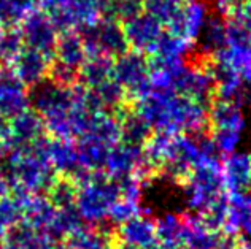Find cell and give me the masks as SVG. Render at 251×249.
<instances>
[{"label":"cell","instance_id":"obj_6","mask_svg":"<svg viewBox=\"0 0 251 249\" xmlns=\"http://www.w3.org/2000/svg\"><path fill=\"white\" fill-rule=\"evenodd\" d=\"M150 61L145 54L127 49L121 56L115 57L113 78L124 88L130 99L138 100L151 91L150 86Z\"/></svg>","mask_w":251,"mask_h":249},{"label":"cell","instance_id":"obj_11","mask_svg":"<svg viewBox=\"0 0 251 249\" xmlns=\"http://www.w3.org/2000/svg\"><path fill=\"white\" fill-rule=\"evenodd\" d=\"M210 16V6L205 3V0L186 2L181 5L178 15L167 27L169 32L181 37L183 40H186L196 46Z\"/></svg>","mask_w":251,"mask_h":249},{"label":"cell","instance_id":"obj_1","mask_svg":"<svg viewBox=\"0 0 251 249\" xmlns=\"http://www.w3.org/2000/svg\"><path fill=\"white\" fill-rule=\"evenodd\" d=\"M134 111L150 124L153 132L201 135L208 126L207 102L189 99L174 91L151 89L135 100Z\"/></svg>","mask_w":251,"mask_h":249},{"label":"cell","instance_id":"obj_46","mask_svg":"<svg viewBox=\"0 0 251 249\" xmlns=\"http://www.w3.org/2000/svg\"><path fill=\"white\" fill-rule=\"evenodd\" d=\"M11 194V181L8 175V167H6L5 157H0V199Z\"/></svg>","mask_w":251,"mask_h":249},{"label":"cell","instance_id":"obj_7","mask_svg":"<svg viewBox=\"0 0 251 249\" xmlns=\"http://www.w3.org/2000/svg\"><path fill=\"white\" fill-rule=\"evenodd\" d=\"M103 172L115 181H120L130 175H135L143 181H147L150 176L154 175L145 162L142 148L132 146L123 141L108 151Z\"/></svg>","mask_w":251,"mask_h":249},{"label":"cell","instance_id":"obj_57","mask_svg":"<svg viewBox=\"0 0 251 249\" xmlns=\"http://www.w3.org/2000/svg\"><path fill=\"white\" fill-rule=\"evenodd\" d=\"M3 121H5V119H3V117H2V116H0V124H2Z\"/></svg>","mask_w":251,"mask_h":249},{"label":"cell","instance_id":"obj_39","mask_svg":"<svg viewBox=\"0 0 251 249\" xmlns=\"http://www.w3.org/2000/svg\"><path fill=\"white\" fill-rule=\"evenodd\" d=\"M180 0H142L143 11L148 13L164 25H169L181 8Z\"/></svg>","mask_w":251,"mask_h":249},{"label":"cell","instance_id":"obj_37","mask_svg":"<svg viewBox=\"0 0 251 249\" xmlns=\"http://www.w3.org/2000/svg\"><path fill=\"white\" fill-rule=\"evenodd\" d=\"M25 48L23 34L18 27H8L0 37V67H10Z\"/></svg>","mask_w":251,"mask_h":249},{"label":"cell","instance_id":"obj_55","mask_svg":"<svg viewBox=\"0 0 251 249\" xmlns=\"http://www.w3.org/2000/svg\"><path fill=\"white\" fill-rule=\"evenodd\" d=\"M181 3H186V2H196V0H180Z\"/></svg>","mask_w":251,"mask_h":249},{"label":"cell","instance_id":"obj_30","mask_svg":"<svg viewBox=\"0 0 251 249\" xmlns=\"http://www.w3.org/2000/svg\"><path fill=\"white\" fill-rule=\"evenodd\" d=\"M83 224L84 222L81 219L80 213H78V209L75 208V205H72L65 208H57L54 219H52L50 227L43 232H46L52 240L59 243V241H62V240H67L69 235L72 232H75L76 228Z\"/></svg>","mask_w":251,"mask_h":249},{"label":"cell","instance_id":"obj_20","mask_svg":"<svg viewBox=\"0 0 251 249\" xmlns=\"http://www.w3.org/2000/svg\"><path fill=\"white\" fill-rule=\"evenodd\" d=\"M208 126L213 130H232L243 134L248 129V117L242 103L218 99L208 107Z\"/></svg>","mask_w":251,"mask_h":249},{"label":"cell","instance_id":"obj_29","mask_svg":"<svg viewBox=\"0 0 251 249\" xmlns=\"http://www.w3.org/2000/svg\"><path fill=\"white\" fill-rule=\"evenodd\" d=\"M172 138L174 135L167 132H153L151 136L147 140V143L142 146L143 157L147 165L153 173L161 172L162 165L167 160L169 149L172 145Z\"/></svg>","mask_w":251,"mask_h":249},{"label":"cell","instance_id":"obj_14","mask_svg":"<svg viewBox=\"0 0 251 249\" xmlns=\"http://www.w3.org/2000/svg\"><path fill=\"white\" fill-rule=\"evenodd\" d=\"M221 178L226 194H240L251 189V154L235 151L223 156Z\"/></svg>","mask_w":251,"mask_h":249},{"label":"cell","instance_id":"obj_44","mask_svg":"<svg viewBox=\"0 0 251 249\" xmlns=\"http://www.w3.org/2000/svg\"><path fill=\"white\" fill-rule=\"evenodd\" d=\"M118 186H120V195L121 199L140 203L142 197H143V189H145V182L142 178H138L135 175L126 176V178L116 181Z\"/></svg>","mask_w":251,"mask_h":249},{"label":"cell","instance_id":"obj_48","mask_svg":"<svg viewBox=\"0 0 251 249\" xmlns=\"http://www.w3.org/2000/svg\"><path fill=\"white\" fill-rule=\"evenodd\" d=\"M240 76L243 78V81L251 84V61L240 70Z\"/></svg>","mask_w":251,"mask_h":249},{"label":"cell","instance_id":"obj_23","mask_svg":"<svg viewBox=\"0 0 251 249\" xmlns=\"http://www.w3.org/2000/svg\"><path fill=\"white\" fill-rule=\"evenodd\" d=\"M57 208L45 194L24 195V218L23 224L34 230H46L56 216Z\"/></svg>","mask_w":251,"mask_h":249},{"label":"cell","instance_id":"obj_4","mask_svg":"<svg viewBox=\"0 0 251 249\" xmlns=\"http://www.w3.org/2000/svg\"><path fill=\"white\" fill-rule=\"evenodd\" d=\"M88 57L108 56L118 57L129 49L123 24L111 16H103L100 21L81 32Z\"/></svg>","mask_w":251,"mask_h":249},{"label":"cell","instance_id":"obj_38","mask_svg":"<svg viewBox=\"0 0 251 249\" xmlns=\"http://www.w3.org/2000/svg\"><path fill=\"white\" fill-rule=\"evenodd\" d=\"M227 208H229L227 194H224L221 199H218L213 205H210L205 211L199 213L197 216H199L201 222L208 228V230L220 233L223 230L224 224H226Z\"/></svg>","mask_w":251,"mask_h":249},{"label":"cell","instance_id":"obj_52","mask_svg":"<svg viewBox=\"0 0 251 249\" xmlns=\"http://www.w3.org/2000/svg\"><path fill=\"white\" fill-rule=\"evenodd\" d=\"M5 156H6V149L3 146V143L0 141V157H5Z\"/></svg>","mask_w":251,"mask_h":249},{"label":"cell","instance_id":"obj_13","mask_svg":"<svg viewBox=\"0 0 251 249\" xmlns=\"http://www.w3.org/2000/svg\"><path fill=\"white\" fill-rule=\"evenodd\" d=\"M210 59L211 61L208 64V68L215 81V95L221 100L243 103L248 94L245 89V81L240 73L232 65L221 61L220 57L213 56Z\"/></svg>","mask_w":251,"mask_h":249},{"label":"cell","instance_id":"obj_9","mask_svg":"<svg viewBox=\"0 0 251 249\" xmlns=\"http://www.w3.org/2000/svg\"><path fill=\"white\" fill-rule=\"evenodd\" d=\"M19 30L23 34L25 48L43 52V54L50 57L54 56V48L59 38V29L45 11H34L21 24Z\"/></svg>","mask_w":251,"mask_h":249},{"label":"cell","instance_id":"obj_22","mask_svg":"<svg viewBox=\"0 0 251 249\" xmlns=\"http://www.w3.org/2000/svg\"><path fill=\"white\" fill-rule=\"evenodd\" d=\"M229 208L226 224L223 227L224 235L237 237L243 233L245 237H251V192L227 194Z\"/></svg>","mask_w":251,"mask_h":249},{"label":"cell","instance_id":"obj_8","mask_svg":"<svg viewBox=\"0 0 251 249\" xmlns=\"http://www.w3.org/2000/svg\"><path fill=\"white\" fill-rule=\"evenodd\" d=\"M123 30L127 46L132 51L142 52V54H153L157 42L162 37L164 24L157 21L148 13H138L137 16L123 23Z\"/></svg>","mask_w":251,"mask_h":249},{"label":"cell","instance_id":"obj_32","mask_svg":"<svg viewBox=\"0 0 251 249\" xmlns=\"http://www.w3.org/2000/svg\"><path fill=\"white\" fill-rule=\"evenodd\" d=\"M226 29L227 43H251V0L227 18Z\"/></svg>","mask_w":251,"mask_h":249},{"label":"cell","instance_id":"obj_35","mask_svg":"<svg viewBox=\"0 0 251 249\" xmlns=\"http://www.w3.org/2000/svg\"><path fill=\"white\" fill-rule=\"evenodd\" d=\"M154 221H156L157 241L164 245L180 246L181 232H183V216L175 213H164Z\"/></svg>","mask_w":251,"mask_h":249},{"label":"cell","instance_id":"obj_12","mask_svg":"<svg viewBox=\"0 0 251 249\" xmlns=\"http://www.w3.org/2000/svg\"><path fill=\"white\" fill-rule=\"evenodd\" d=\"M174 91L180 95L189 97V99L207 102L215 94V81L208 65L186 64V67L176 78Z\"/></svg>","mask_w":251,"mask_h":249},{"label":"cell","instance_id":"obj_10","mask_svg":"<svg viewBox=\"0 0 251 249\" xmlns=\"http://www.w3.org/2000/svg\"><path fill=\"white\" fill-rule=\"evenodd\" d=\"M30 108V88L10 67H0V116L11 119Z\"/></svg>","mask_w":251,"mask_h":249},{"label":"cell","instance_id":"obj_17","mask_svg":"<svg viewBox=\"0 0 251 249\" xmlns=\"http://www.w3.org/2000/svg\"><path fill=\"white\" fill-rule=\"evenodd\" d=\"M45 156L54 173L65 178H70L81 167L76 143L72 138H46Z\"/></svg>","mask_w":251,"mask_h":249},{"label":"cell","instance_id":"obj_58","mask_svg":"<svg viewBox=\"0 0 251 249\" xmlns=\"http://www.w3.org/2000/svg\"><path fill=\"white\" fill-rule=\"evenodd\" d=\"M250 154H251V153H250Z\"/></svg>","mask_w":251,"mask_h":249},{"label":"cell","instance_id":"obj_25","mask_svg":"<svg viewBox=\"0 0 251 249\" xmlns=\"http://www.w3.org/2000/svg\"><path fill=\"white\" fill-rule=\"evenodd\" d=\"M115 59L108 56H91L84 61L81 68L78 70V83L84 88L94 89L102 83L113 78Z\"/></svg>","mask_w":251,"mask_h":249},{"label":"cell","instance_id":"obj_56","mask_svg":"<svg viewBox=\"0 0 251 249\" xmlns=\"http://www.w3.org/2000/svg\"><path fill=\"white\" fill-rule=\"evenodd\" d=\"M0 249H3V238H0Z\"/></svg>","mask_w":251,"mask_h":249},{"label":"cell","instance_id":"obj_50","mask_svg":"<svg viewBox=\"0 0 251 249\" xmlns=\"http://www.w3.org/2000/svg\"><path fill=\"white\" fill-rule=\"evenodd\" d=\"M115 249H138L135 246H132V245H127V243H121V241H118Z\"/></svg>","mask_w":251,"mask_h":249},{"label":"cell","instance_id":"obj_36","mask_svg":"<svg viewBox=\"0 0 251 249\" xmlns=\"http://www.w3.org/2000/svg\"><path fill=\"white\" fill-rule=\"evenodd\" d=\"M27 192L13 191L0 199V222L8 228L21 224L24 218V195Z\"/></svg>","mask_w":251,"mask_h":249},{"label":"cell","instance_id":"obj_28","mask_svg":"<svg viewBox=\"0 0 251 249\" xmlns=\"http://www.w3.org/2000/svg\"><path fill=\"white\" fill-rule=\"evenodd\" d=\"M121 122V141L132 146L142 148L153 134V129L135 111H124L120 116Z\"/></svg>","mask_w":251,"mask_h":249},{"label":"cell","instance_id":"obj_42","mask_svg":"<svg viewBox=\"0 0 251 249\" xmlns=\"http://www.w3.org/2000/svg\"><path fill=\"white\" fill-rule=\"evenodd\" d=\"M143 208L140 206V203H135V202H130V200H126V199H118L113 205H111L110 211H108V222L111 226L115 227H120L124 222L130 221L132 218L135 216L142 214Z\"/></svg>","mask_w":251,"mask_h":249},{"label":"cell","instance_id":"obj_16","mask_svg":"<svg viewBox=\"0 0 251 249\" xmlns=\"http://www.w3.org/2000/svg\"><path fill=\"white\" fill-rule=\"evenodd\" d=\"M65 241L74 249H115L118 238L115 226L103 221L97 226H80Z\"/></svg>","mask_w":251,"mask_h":249},{"label":"cell","instance_id":"obj_53","mask_svg":"<svg viewBox=\"0 0 251 249\" xmlns=\"http://www.w3.org/2000/svg\"><path fill=\"white\" fill-rule=\"evenodd\" d=\"M3 30H5V25H3V23H2V21H0V37H2Z\"/></svg>","mask_w":251,"mask_h":249},{"label":"cell","instance_id":"obj_33","mask_svg":"<svg viewBox=\"0 0 251 249\" xmlns=\"http://www.w3.org/2000/svg\"><path fill=\"white\" fill-rule=\"evenodd\" d=\"M194 49V45L183 40L181 37H178L172 32H164L162 37L157 42L156 48L153 51L151 57H159V59H186V56Z\"/></svg>","mask_w":251,"mask_h":249},{"label":"cell","instance_id":"obj_54","mask_svg":"<svg viewBox=\"0 0 251 249\" xmlns=\"http://www.w3.org/2000/svg\"><path fill=\"white\" fill-rule=\"evenodd\" d=\"M247 100H248V103L251 105V91H250V94H248V97H247Z\"/></svg>","mask_w":251,"mask_h":249},{"label":"cell","instance_id":"obj_26","mask_svg":"<svg viewBox=\"0 0 251 249\" xmlns=\"http://www.w3.org/2000/svg\"><path fill=\"white\" fill-rule=\"evenodd\" d=\"M226 45H227L226 21L218 15L210 16L199 37V40H197L196 46H199L203 56L211 57V56H215L216 52H220L221 49L226 48Z\"/></svg>","mask_w":251,"mask_h":249},{"label":"cell","instance_id":"obj_31","mask_svg":"<svg viewBox=\"0 0 251 249\" xmlns=\"http://www.w3.org/2000/svg\"><path fill=\"white\" fill-rule=\"evenodd\" d=\"M37 10L35 0H0V21L5 27H18Z\"/></svg>","mask_w":251,"mask_h":249},{"label":"cell","instance_id":"obj_15","mask_svg":"<svg viewBox=\"0 0 251 249\" xmlns=\"http://www.w3.org/2000/svg\"><path fill=\"white\" fill-rule=\"evenodd\" d=\"M51 61L52 57L38 52L35 49L24 48L15 62L10 65V68L15 71V75L21 80L27 88H35L37 84L48 80L51 73Z\"/></svg>","mask_w":251,"mask_h":249},{"label":"cell","instance_id":"obj_24","mask_svg":"<svg viewBox=\"0 0 251 249\" xmlns=\"http://www.w3.org/2000/svg\"><path fill=\"white\" fill-rule=\"evenodd\" d=\"M83 135L91 136V138L103 143V145L108 148H113L115 145H118V143L121 141L120 116H116L113 111H108V110L97 111V113H94V116L91 117L89 126Z\"/></svg>","mask_w":251,"mask_h":249},{"label":"cell","instance_id":"obj_41","mask_svg":"<svg viewBox=\"0 0 251 249\" xmlns=\"http://www.w3.org/2000/svg\"><path fill=\"white\" fill-rule=\"evenodd\" d=\"M142 11V0H107L105 2V16L115 18L120 23L127 21Z\"/></svg>","mask_w":251,"mask_h":249},{"label":"cell","instance_id":"obj_19","mask_svg":"<svg viewBox=\"0 0 251 249\" xmlns=\"http://www.w3.org/2000/svg\"><path fill=\"white\" fill-rule=\"evenodd\" d=\"M116 238L121 243L132 245L138 249H148L157 243L156 221L151 218V214L142 211V214L118 227Z\"/></svg>","mask_w":251,"mask_h":249},{"label":"cell","instance_id":"obj_27","mask_svg":"<svg viewBox=\"0 0 251 249\" xmlns=\"http://www.w3.org/2000/svg\"><path fill=\"white\" fill-rule=\"evenodd\" d=\"M78 157H80V165L88 172H103L105 162H107L108 151L111 148L105 146L103 143L97 141L91 136H80L76 141Z\"/></svg>","mask_w":251,"mask_h":249},{"label":"cell","instance_id":"obj_3","mask_svg":"<svg viewBox=\"0 0 251 249\" xmlns=\"http://www.w3.org/2000/svg\"><path fill=\"white\" fill-rule=\"evenodd\" d=\"M120 186L105 172H92L88 181L76 186L75 208L84 224L97 226L108 219L111 205L120 199Z\"/></svg>","mask_w":251,"mask_h":249},{"label":"cell","instance_id":"obj_34","mask_svg":"<svg viewBox=\"0 0 251 249\" xmlns=\"http://www.w3.org/2000/svg\"><path fill=\"white\" fill-rule=\"evenodd\" d=\"M91 91L94 92L96 99H97L99 105L102 107V110H108V111L121 110L124 102L129 99L124 88L115 80V78L102 83L100 86H97Z\"/></svg>","mask_w":251,"mask_h":249},{"label":"cell","instance_id":"obj_21","mask_svg":"<svg viewBox=\"0 0 251 249\" xmlns=\"http://www.w3.org/2000/svg\"><path fill=\"white\" fill-rule=\"evenodd\" d=\"M52 59H54L57 65H62V67L70 68L78 73V70L81 68V65L88 59L81 32L78 30L61 32Z\"/></svg>","mask_w":251,"mask_h":249},{"label":"cell","instance_id":"obj_45","mask_svg":"<svg viewBox=\"0 0 251 249\" xmlns=\"http://www.w3.org/2000/svg\"><path fill=\"white\" fill-rule=\"evenodd\" d=\"M247 2H250V0H211V6H213V11L218 16L229 18Z\"/></svg>","mask_w":251,"mask_h":249},{"label":"cell","instance_id":"obj_18","mask_svg":"<svg viewBox=\"0 0 251 249\" xmlns=\"http://www.w3.org/2000/svg\"><path fill=\"white\" fill-rule=\"evenodd\" d=\"M6 127H8L11 140V149L19 146H30L32 143L40 140L45 132L42 117L32 108L13 116L6 122Z\"/></svg>","mask_w":251,"mask_h":249},{"label":"cell","instance_id":"obj_49","mask_svg":"<svg viewBox=\"0 0 251 249\" xmlns=\"http://www.w3.org/2000/svg\"><path fill=\"white\" fill-rule=\"evenodd\" d=\"M148 249H181V246H176V245H164V243H154L151 248H148Z\"/></svg>","mask_w":251,"mask_h":249},{"label":"cell","instance_id":"obj_2","mask_svg":"<svg viewBox=\"0 0 251 249\" xmlns=\"http://www.w3.org/2000/svg\"><path fill=\"white\" fill-rule=\"evenodd\" d=\"M46 136L32 143L30 146H19L5 156L8 175L11 181V192L46 194L56 178L54 170L45 156Z\"/></svg>","mask_w":251,"mask_h":249},{"label":"cell","instance_id":"obj_5","mask_svg":"<svg viewBox=\"0 0 251 249\" xmlns=\"http://www.w3.org/2000/svg\"><path fill=\"white\" fill-rule=\"evenodd\" d=\"M203 154L202 134H178L172 138V145L169 149V156L166 163L161 168V173L166 175L169 180L175 182H181L189 172L196 167Z\"/></svg>","mask_w":251,"mask_h":249},{"label":"cell","instance_id":"obj_51","mask_svg":"<svg viewBox=\"0 0 251 249\" xmlns=\"http://www.w3.org/2000/svg\"><path fill=\"white\" fill-rule=\"evenodd\" d=\"M6 232H8V228H6V227L2 224V222H0V238H5Z\"/></svg>","mask_w":251,"mask_h":249},{"label":"cell","instance_id":"obj_40","mask_svg":"<svg viewBox=\"0 0 251 249\" xmlns=\"http://www.w3.org/2000/svg\"><path fill=\"white\" fill-rule=\"evenodd\" d=\"M46 197L51 200V203L56 208H65L75 205L76 199V186L74 184V181L70 178H57L52 186L46 192Z\"/></svg>","mask_w":251,"mask_h":249},{"label":"cell","instance_id":"obj_47","mask_svg":"<svg viewBox=\"0 0 251 249\" xmlns=\"http://www.w3.org/2000/svg\"><path fill=\"white\" fill-rule=\"evenodd\" d=\"M235 249H251V237H245V235H242L240 238H237Z\"/></svg>","mask_w":251,"mask_h":249},{"label":"cell","instance_id":"obj_43","mask_svg":"<svg viewBox=\"0 0 251 249\" xmlns=\"http://www.w3.org/2000/svg\"><path fill=\"white\" fill-rule=\"evenodd\" d=\"M210 138L220 156H227L239 151L243 140V134L232 132V130H213Z\"/></svg>","mask_w":251,"mask_h":249}]
</instances>
